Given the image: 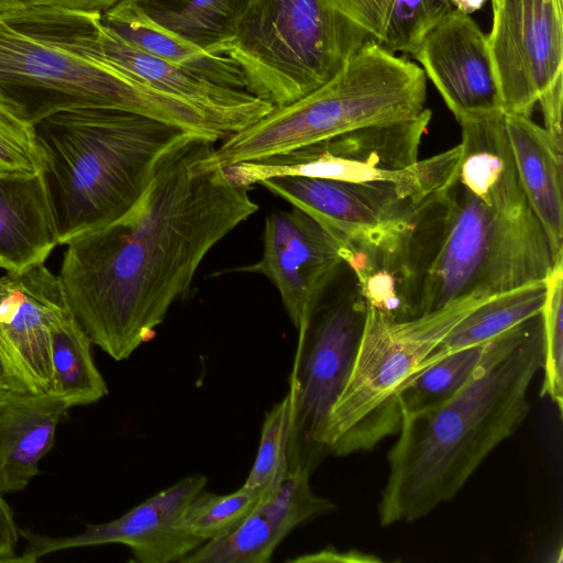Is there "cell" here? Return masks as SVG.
<instances>
[{"mask_svg": "<svg viewBox=\"0 0 563 563\" xmlns=\"http://www.w3.org/2000/svg\"><path fill=\"white\" fill-rule=\"evenodd\" d=\"M216 143L187 142L128 213L66 244L58 277L68 309L115 361L155 336L210 250L258 210L250 188L208 163Z\"/></svg>", "mask_w": 563, "mask_h": 563, "instance_id": "6da1fadb", "label": "cell"}, {"mask_svg": "<svg viewBox=\"0 0 563 563\" xmlns=\"http://www.w3.org/2000/svg\"><path fill=\"white\" fill-rule=\"evenodd\" d=\"M450 181L415 214L405 254L407 319L475 292L543 280L558 264L517 177L504 111L457 119Z\"/></svg>", "mask_w": 563, "mask_h": 563, "instance_id": "7a4b0ae2", "label": "cell"}, {"mask_svg": "<svg viewBox=\"0 0 563 563\" xmlns=\"http://www.w3.org/2000/svg\"><path fill=\"white\" fill-rule=\"evenodd\" d=\"M542 364L540 314L494 338L471 379L445 402L404 415L387 454L382 526L416 521L450 501L527 418Z\"/></svg>", "mask_w": 563, "mask_h": 563, "instance_id": "3957f363", "label": "cell"}, {"mask_svg": "<svg viewBox=\"0 0 563 563\" xmlns=\"http://www.w3.org/2000/svg\"><path fill=\"white\" fill-rule=\"evenodd\" d=\"M34 131L59 245L122 218L175 151L195 137H205L112 108L58 112L37 123Z\"/></svg>", "mask_w": 563, "mask_h": 563, "instance_id": "277c9868", "label": "cell"}, {"mask_svg": "<svg viewBox=\"0 0 563 563\" xmlns=\"http://www.w3.org/2000/svg\"><path fill=\"white\" fill-rule=\"evenodd\" d=\"M426 74L418 65L367 40L330 80L224 137L207 161L225 168L357 128L413 119L426 109Z\"/></svg>", "mask_w": 563, "mask_h": 563, "instance_id": "5b68a950", "label": "cell"}, {"mask_svg": "<svg viewBox=\"0 0 563 563\" xmlns=\"http://www.w3.org/2000/svg\"><path fill=\"white\" fill-rule=\"evenodd\" d=\"M0 107L35 126L58 112L112 108L218 140L223 129L194 104L129 74L36 38L0 16Z\"/></svg>", "mask_w": 563, "mask_h": 563, "instance_id": "8992f818", "label": "cell"}, {"mask_svg": "<svg viewBox=\"0 0 563 563\" xmlns=\"http://www.w3.org/2000/svg\"><path fill=\"white\" fill-rule=\"evenodd\" d=\"M366 37L334 0H244L221 54L250 93L282 107L330 80Z\"/></svg>", "mask_w": 563, "mask_h": 563, "instance_id": "52a82bcc", "label": "cell"}, {"mask_svg": "<svg viewBox=\"0 0 563 563\" xmlns=\"http://www.w3.org/2000/svg\"><path fill=\"white\" fill-rule=\"evenodd\" d=\"M492 296L475 292L406 320L366 305L355 361L328 420V455L369 451L396 434L404 387L445 335Z\"/></svg>", "mask_w": 563, "mask_h": 563, "instance_id": "ba28073f", "label": "cell"}, {"mask_svg": "<svg viewBox=\"0 0 563 563\" xmlns=\"http://www.w3.org/2000/svg\"><path fill=\"white\" fill-rule=\"evenodd\" d=\"M258 184L333 234L361 291L404 289L406 247L424 200L389 184L307 176L271 177Z\"/></svg>", "mask_w": 563, "mask_h": 563, "instance_id": "9c48e42d", "label": "cell"}, {"mask_svg": "<svg viewBox=\"0 0 563 563\" xmlns=\"http://www.w3.org/2000/svg\"><path fill=\"white\" fill-rule=\"evenodd\" d=\"M431 115L424 109L413 119L357 128L286 154L238 163L224 170L234 184L247 188L271 177L307 176L396 185L426 200L450 181L461 156L459 144L418 161Z\"/></svg>", "mask_w": 563, "mask_h": 563, "instance_id": "30bf717a", "label": "cell"}, {"mask_svg": "<svg viewBox=\"0 0 563 563\" xmlns=\"http://www.w3.org/2000/svg\"><path fill=\"white\" fill-rule=\"evenodd\" d=\"M331 286L297 329L287 391L289 472L312 474L328 456V420L351 374L364 328L366 302L358 288L333 292Z\"/></svg>", "mask_w": 563, "mask_h": 563, "instance_id": "8fae6325", "label": "cell"}, {"mask_svg": "<svg viewBox=\"0 0 563 563\" xmlns=\"http://www.w3.org/2000/svg\"><path fill=\"white\" fill-rule=\"evenodd\" d=\"M100 16L99 12L56 8H33L2 15L24 33L111 65L161 92L194 104L218 122L228 136L274 108L246 90L221 87L140 49L106 27Z\"/></svg>", "mask_w": 563, "mask_h": 563, "instance_id": "7c38bea8", "label": "cell"}, {"mask_svg": "<svg viewBox=\"0 0 563 563\" xmlns=\"http://www.w3.org/2000/svg\"><path fill=\"white\" fill-rule=\"evenodd\" d=\"M488 38L503 110L529 115L563 75V10L555 0H492Z\"/></svg>", "mask_w": 563, "mask_h": 563, "instance_id": "4fadbf2b", "label": "cell"}, {"mask_svg": "<svg viewBox=\"0 0 563 563\" xmlns=\"http://www.w3.org/2000/svg\"><path fill=\"white\" fill-rule=\"evenodd\" d=\"M203 474L186 476L130 509L123 516L70 537H48L19 529L26 545L18 563H32L62 550L119 543L140 563L180 562L203 543L183 525L190 500L207 485Z\"/></svg>", "mask_w": 563, "mask_h": 563, "instance_id": "5bb4252c", "label": "cell"}, {"mask_svg": "<svg viewBox=\"0 0 563 563\" xmlns=\"http://www.w3.org/2000/svg\"><path fill=\"white\" fill-rule=\"evenodd\" d=\"M263 242L260 261L231 272L266 276L298 329L344 265L341 246L324 225L295 207L266 217Z\"/></svg>", "mask_w": 563, "mask_h": 563, "instance_id": "9a60e30c", "label": "cell"}, {"mask_svg": "<svg viewBox=\"0 0 563 563\" xmlns=\"http://www.w3.org/2000/svg\"><path fill=\"white\" fill-rule=\"evenodd\" d=\"M68 313L59 277L45 263L0 277V355L35 394L51 389L49 329Z\"/></svg>", "mask_w": 563, "mask_h": 563, "instance_id": "2e32d148", "label": "cell"}, {"mask_svg": "<svg viewBox=\"0 0 563 563\" xmlns=\"http://www.w3.org/2000/svg\"><path fill=\"white\" fill-rule=\"evenodd\" d=\"M412 56L456 120L504 111L487 35L470 14L451 10Z\"/></svg>", "mask_w": 563, "mask_h": 563, "instance_id": "e0dca14e", "label": "cell"}, {"mask_svg": "<svg viewBox=\"0 0 563 563\" xmlns=\"http://www.w3.org/2000/svg\"><path fill=\"white\" fill-rule=\"evenodd\" d=\"M311 473L289 472L228 534L203 543L181 563H267L280 542L303 522L334 511L335 505L316 495Z\"/></svg>", "mask_w": 563, "mask_h": 563, "instance_id": "ac0fdd59", "label": "cell"}, {"mask_svg": "<svg viewBox=\"0 0 563 563\" xmlns=\"http://www.w3.org/2000/svg\"><path fill=\"white\" fill-rule=\"evenodd\" d=\"M520 187L541 223L555 263L563 262V144L529 115L504 112Z\"/></svg>", "mask_w": 563, "mask_h": 563, "instance_id": "d6986e66", "label": "cell"}, {"mask_svg": "<svg viewBox=\"0 0 563 563\" xmlns=\"http://www.w3.org/2000/svg\"><path fill=\"white\" fill-rule=\"evenodd\" d=\"M59 245L43 174L0 176V267L20 272L45 263Z\"/></svg>", "mask_w": 563, "mask_h": 563, "instance_id": "ffe728a7", "label": "cell"}, {"mask_svg": "<svg viewBox=\"0 0 563 563\" xmlns=\"http://www.w3.org/2000/svg\"><path fill=\"white\" fill-rule=\"evenodd\" d=\"M68 406L48 394H27L0 406V493L23 490L40 473Z\"/></svg>", "mask_w": 563, "mask_h": 563, "instance_id": "44dd1931", "label": "cell"}, {"mask_svg": "<svg viewBox=\"0 0 563 563\" xmlns=\"http://www.w3.org/2000/svg\"><path fill=\"white\" fill-rule=\"evenodd\" d=\"M101 23L140 49L221 87L246 90L240 66L207 52L150 20L132 0H121L100 16ZM247 91V90H246Z\"/></svg>", "mask_w": 563, "mask_h": 563, "instance_id": "7402d4cb", "label": "cell"}, {"mask_svg": "<svg viewBox=\"0 0 563 563\" xmlns=\"http://www.w3.org/2000/svg\"><path fill=\"white\" fill-rule=\"evenodd\" d=\"M339 11L387 51L412 53L453 5L450 0H334Z\"/></svg>", "mask_w": 563, "mask_h": 563, "instance_id": "603a6c76", "label": "cell"}, {"mask_svg": "<svg viewBox=\"0 0 563 563\" xmlns=\"http://www.w3.org/2000/svg\"><path fill=\"white\" fill-rule=\"evenodd\" d=\"M545 296V279L492 296L473 309L445 335L423 362L421 371L455 351L486 343L539 316Z\"/></svg>", "mask_w": 563, "mask_h": 563, "instance_id": "cb8c5ba5", "label": "cell"}, {"mask_svg": "<svg viewBox=\"0 0 563 563\" xmlns=\"http://www.w3.org/2000/svg\"><path fill=\"white\" fill-rule=\"evenodd\" d=\"M91 340L71 313L49 329L52 383L48 394L69 408L96 402L108 394L91 354Z\"/></svg>", "mask_w": 563, "mask_h": 563, "instance_id": "d4e9b609", "label": "cell"}, {"mask_svg": "<svg viewBox=\"0 0 563 563\" xmlns=\"http://www.w3.org/2000/svg\"><path fill=\"white\" fill-rule=\"evenodd\" d=\"M132 1L141 12L159 26L213 54H221L244 2V0Z\"/></svg>", "mask_w": 563, "mask_h": 563, "instance_id": "484cf974", "label": "cell"}, {"mask_svg": "<svg viewBox=\"0 0 563 563\" xmlns=\"http://www.w3.org/2000/svg\"><path fill=\"white\" fill-rule=\"evenodd\" d=\"M490 341L455 351L416 374L399 395L401 417L441 405L457 394L482 363Z\"/></svg>", "mask_w": 563, "mask_h": 563, "instance_id": "4316f807", "label": "cell"}, {"mask_svg": "<svg viewBox=\"0 0 563 563\" xmlns=\"http://www.w3.org/2000/svg\"><path fill=\"white\" fill-rule=\"evenodd\" d=\"M264 497L244 486L224 495L203 488L187 505L183 525L202 543L217 540L231 532Z\"/></svg>", "mask_w": 563, "mask_h": 563, "instance_id": "83f0119b", "label": "cell"}, {"mask_svg": "<svg viewBox=\"0 0 563 563\" xmlns=\"http://www.w3.org/2000/svg\"><path fill=\"white\" fill-rule=\"evenodd\" d=\"M290 411V398L287 393L266 412L257 453L242 486L267 496L287 477Z\"/></svg>", "mask_w": 563, "mask_h": 563, "instance_id": "f1b7e54d", "label": "cell"}, {"mask_svg": "<svg viewBox=\"0 0 563 563\" xmlns=\"http://www.w3.org/2000/svg\"><path fill=\"white\" fill-rule=\"evenodd\" d=\"M547 296L540 313L543 380L541 396L563 412V262L545 278Z\"/></svg>", "mask_w": 563, "mask_h": 563, "instance_id": "f546056e", "label": "cell"}, {"mask_svg": "<svg viewBox=\"0 0 563 563\" xmlns=\"http://www.w3.org/2000/svg\"><path fill=\"white\" fill-rule=\"evenodd\" d=\"M43 161L34 126L0 107V176L42 173Z\"/></svg>", "mask_w": 563, "mask_h": 563, "instance_id": "4dcf8cb0", "label": "cell"}, {"mask_svg": "<svg viewBox=\"0 0 563 563\" xmlns=\"http://www.w3.org/2000/svg\"><path fill=\"white\" fill-rule=\"evenodd\" d=\"M121 0H0V15L33 8H56L102 13Z\"/></svg>", "mask_w": 563, "mask_h": 563, "instance_id": "1f68e13d", "label": "cell"}, {"mask_svg": "<svg viewBox=\"0 0 563 563\" xmlns=\"http://www.w3.org/2000/svg\"><path fill=\"white\" fill-rule=\"evenodd\" d=\"M562 81L563 75L559 76L555 81L540 96L538 102L544 118V129L560 144H563L562 137Z\"/></svg>", "mask_w": 563, "mask_h": 563, "instance_id": "d6a6232c", "label": "cell"}, {"mask_svg": "<svg viewBox=\"0 0 563 563\" xmlns=\"http://www.w3.org/2000/svg\"><path fill=\"white\" fill-rule=\"evenodd\" d=\"M18 540L19 528L10 506L0 493V563H18L19 556L15 553Z\"/></svg>", "mask_w": 563, "mask_h": 563, "instance_id": "836d02e7", "label": "cell"}, {"mask_svg": "<svg viewBox=\"0 0 563 563\" xmlns=\"http://www.w3.org/2000/svg\"><path fill=\"white\" fill-rule=\"evenodd\" d=\"M32 393L0 355V406Z\"/></svg>", "mask_w": 563, "mask_h": 563, "instance_id": "e575fe53", "label": "cell"}, {"mask_svg": "<svg viewBox=\"0 0 563 563\" xmlns=\"http://www.w3.org/2000/svg\"><path fill=\"white\" fill-rule=\"evenodd\" d=\"M292 562H332V561H339V562H373V561H379V559L375 556H369L364 553H360L356 551L351 552H336L334 550H324L319 553H313L309 555H302L296 559L291 560Z\"/></svg>", "mask_w": 563, "mask_h": 563, "instance_id": "d590c367", "label": "cell"}, {"mask_svg": "<svg viewBox=\"0 0 563 563\" xmlns=\"http://www.w3.org/2000/svg\"><path fill=\"white\" fill-rule=\"evenodd\" d=\"M452 5L459 11L471 14L479 10L486 2V0H450Z\"/></svg>", "mask_w": 563, "mask_h": 563, "instance_id": "8d00e7d4", "label": "cell"}, {"mask_svg": "<svg viewBox=\"0 0 563 563\" xmlns=\"http://www.w3.org/2000/svg\"><path fill=\"white\" fill-rule=\"evenodd\" d=\"M558 7L563 10V0H555Z\"/></svg>", "mask_w": 563, "mask_h": 563, "instance_id": "74e56055", "label": "cell"}]
</instances>
